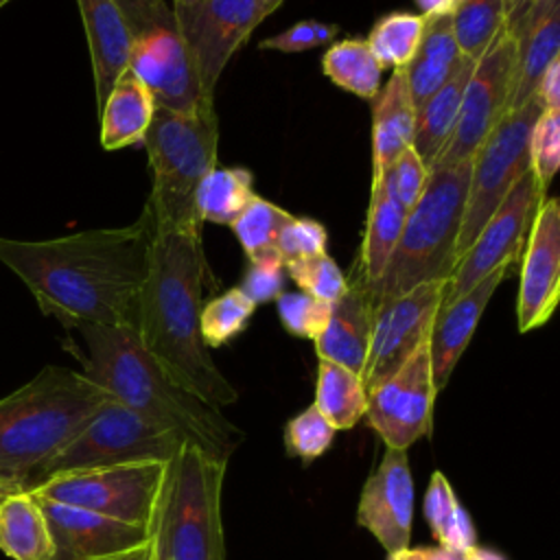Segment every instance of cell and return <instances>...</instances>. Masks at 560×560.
Segmentation results:
<instances>
[{
  "label": "cell",
  "mask_w": 560,
  "mask_h": 560,
  "mask_svg": "<svg viewBox=\"0 0 560 560\" xmlns=\"http://www.w3.org/2000/svg\"><path fill=\"white\" fill-rule=\"evenodd\" d=\"M405 217L407 212L396 201H392L381 186H372L365 236H363L361 260H359V269L363 273L365 287L374 284L383 276L398 245Z\"/></svg>",
  "instance_id": "obj_30"
},
{
  "label": "cell",
  "mask_w": 560,
  "mask_h": 560,
  "mask_svg": "<svg viewBox=\"0 0 560 560\" xmlns=\"http://www.w3.org/2000/svg\"><path fill=\"white\" fill-rule=\"evenodd\" d=\"M260 2H262L265 11H267V15H269V13H273V11L284 2V0H260Z\"/></svg>",
  "instance_id": "obj_53"
},
{
  "label": "cell",
  "mask_w": 560,
  "mask_h": 560,
  "mask_svg": "<svg viewBox=\"0 0 560 560\" xmlns=\"http://www.w3.org/2000/svg\"><path fill=\"white\" fill-rule=\"evenodd\" d=\"M357 523L368 529L385 553L409 547L413 523V477L407 451L385 448L381 464L365 479Z\"/></svg>",
  "instance_id": "obj_18"
},
{
  "label": "cell",
  "mask_w": 560,
  "mask_h": 560,
  "mask_svg": "<svg viewBox=\"0 0 560 560\" xmlns=\"http://www.w3.org/2000/svg\"><path fill=\"white\" fill-rule=\"evenodd\" d=\"M284 271L302 289V293L328 304L337 302L348 287L343 271L328 254L289 260L284 262Z\"/></svg>",
  "instance_id": "obj_38"
},
{
  "label": "cell",
  "mask_w": 560,
  "mask_h": 560,
  "mask_svg": "<svg viewBox=\"0 0 560 560\" xmlns=\"http://www.w3.org/2000/svg\"><path fill=\"white\" fill-rule=\"evenodd\" d=\"M184 446L186 442L179 435L151 424L109 398L66 446L26 477V490L66 472L133 462H171Z\"/></svg>",
  "instance_id": "obj_9"
},
{
  "label": "cell",
  "mask_w": 560,
  "mask_h": 560,
  "mask_svg": "<svg viewBox=\"0 0 560 560\" xmlns=\"http://www.w3.org/2000/svg\"><path fill=\"white\" fill-rule=\"evenodd\" d=\"M26 490L24 483L20 479H13V477H7V475H0V501L9 494H15V492H22Z\"/></svg>",
  "instance_id": "obj_52"
},
{
  "label": "cell",
  "mask_w": 560,
  "mask_h": 560,
  "mask_svg": "<svg viewBox=\"0 0 560 560\" xmlns=\"http://www.w3.org/2000/svg\"><path fill=\"white\" fill-rule=\"evenodd\" d=\"M472 68L475 63L464 59L459 70L440 90H435L416 112V131L411 147L427 164V168L433 164V160L444 149L455 129L464 88L472 74Z\"/></svg>",
  "instance_id": "obj_28"
},
{
  "label": "cell",
  "mask_w": 560,
  "mask_h": 560,
  "mask_svg": "<svg viewBox=\"0 0 560 560\" xmlns=\"http://www.w3.org/2000/svg\"><path fill=\"white\" fill-rule=\"evenodd\" d=\"M326 228L313 219L291 217L278 236V252L282 262L326 254Z\"/></svg>",
  "instance_id": "obj_43"
},
{
  "label": "cell",
  "mask_w": 560,
  "mask_h": 560,
  "mask_svg": "<svg viewBox=\"0 0 560 560\" xmlns=\"http://www.w3.org/2000/svg\"><path fill=\"white\" fill-rule=\"evenodd\" d=\"M451 22L462 57L477 63L505 28V4L503 0H462Z\"/></svg>",
  "instance_id": "obj_34"
},
{
  "label": "cell",
  "mask_w": 560,
  "mask_h": 560,
  "mask_svg": "<svg viewBox=\"0 0 560 560\" xmlns=\"http://www.w3.org/2000/svg\"><path fill=\"white\" fill-rule=\"evenodd\" d=\"M153 219L44 241L0 236V262L33 293L39 311L68 330L81 324L136 328L149 271Z\"/></svg>",
  "instance_id": "obj_1"
},
{
  "label": "cell",
  "mask_w": 560,
  "mask_h": 560,
  "mask_svg": "<svg viewBox=\"0 0 560 560\" xmlns=\"http://www.w3.org/2000/svg\"><path fill=\"white\" fill-rule=\"evenodd\" d=\"M151 560H153V558H151Z\"/></svg>",
  "instance_id": "obj_57"
},
{
  "label": "cell",
  "mask_w": 560,
  "mask_h": 560,
  "mask_svg": "<svg viewBox=\"0 0 560 560\" xmlns=\"http://www.w3.org/2000/svg\"><path fill=\"white\" fill-rule=\"evenodd\" d=\"M416 107L409 96L405 70L396 68L385 88L372 98V182L413 144Z\"/></svg>",
  "instance_id": "obj_24"
},
{
  "label": "cell",
  "mask_w": 560,
  "mask_h": 560,
  "mask_svg": "<svg viewBox=\"0 0 560 560\" xmlns=\"http://www.w3.org/2000/svg\"><path fill=\"white\" fill-rule=\"evenodd\" d=\"M313 405L335 431L352 429L365 418L368 409V392L361 374L339 363L319 359Z\"/></svg>",
  "instance_id": "obj_29"
},
{
  "label": "cell",
  "mask_w": 560,
  "mask_h": 560,
  "mask_svg": "<svg viewBox=\"0 0 560 560\" xmlns=\"http://www.w3.org/2000/svg\"><path fill=\"white\" fill-rule=\"evenodd\" d=\"M427 18L422 13L392 11L376 20L365 39L381 68H405L422 39Z\"/></svg>",
  "instance_id": "obj_36"
},
{
  "label": "cell",
  "mask_w": 560,
  "mask_h": 560,
  "mask_svg": "<svg viewBox=\"0 0 560 560\" xmlns=\"http://www.w3.org/2000/svg\"><path fill=\"white\" fill-rule=\"evenodd\" d=\"M284 278H287V271H284V262L280 258L252 260L238 289L254 304L276 302L278 295L284 293Z\"/></svg>",
  "instance_id": "obj_45"
},
{
  "label": "cell",
  "mask_w": 560,
  "mask_h": 560,
  "mask_svg": "<svg viewBox=\"0 0 560 560\" xmlns=\"http://www.w3.org/2000/svg\"><path fill=\"white\" fill-rule=\"evenodd\" d=\"M464 560H505V558L499 551H494V549L475 545V547L464 551Z\"/></svg>",
  "instance_id": "obj_51"
},
{
  "label": "cell",
  "mask_w": 560,
  "mask_h": 560,
  "mask_svg": "<svg viewBox=\"0 0 560 560\" xmlns=\"http://www.w3.org/2000/svg\"><path fill=\"white\" fill-rule=\"evenodd\" d=\"M448 280L418 284L374 302L372 339L361 372L365 392L389 378L427 339Z\"/></svg>",
  "instance_id": "obj_13"
},
{
  "label": "cell",
  "mask_w": 560,
  "mask_h": 560,
  "mask_svg": "<svg viewBox=\"0 0 560 560\" xmlns=\"http://www.w3.org/2000/svg\"><path fill=\"white\" fill-rule=\"evenodd\" d=\"M429 179V168L413 151V147L405 149L385 171L372 182V186H381L392 201H396L405 212H409L420 199Z\"/></svg>",
  "instance_id": "obj_41"
},
{
  "label": "cell",
  "mask_w": 560,
  "mask_h": 560,
  "mask_svg": "<svg viewBox=\"0 0 560 560\" xmlns=\"http://www.w3.org/2000/svg\"><path fill=\"white\" fill-rule=\"evenodd\" d=\"M9 2H11V0H0V9H2L4 4H9Z\"/></svg>",
  "instance_id": "obj_55"
},
{
  "label": "cell",
  "mask_w": 560,
  "mask_h": 560,
  "mask_svg": "<svg viewBox=\"0 0 560 560\" xmlns=\"http://www.w3.org/2000/svg\"><path fill=\"white\" fill-rule=\"evenodd\" d=\"M462 63L464 57L453 35L451 13L427 18L418 50L413 59L402 68L416 112L459 70Z\"/></svg>",
  "instance_id": "obj_25"
},
{
  "label": "cell",
  "mask_w": 560,
  "mask_h": 560,
  "mask_svg": "<svg viewBox=\"0 0 560 560\" xmlns=\"http://www.w3.org/2000/svg\"><path fill=\"white\" fill-rule=\"evenodd\" d=\"M424 516L440 547L451 551H466L477 545L475 525L442 470H433L429 479L424 494Z\"/></svg>",
  "instance_id": "obj_31"
},
{
  "label": "cell",
  "mask_w": 560,
  "mask_h": 560,
  "mask_svg": "<svg viewBox=\"0 0 560 560\" xmlns=\"http://www.w3.org/2000/svg\"><path fill=\"white\" fill-rule=\"evenodd\" d=\"M254 311L256 304L238 287H232L201 304L199 332L206 348H221L238 337L247 328Z\"/></svg>",
  "instance_id": "obj_37"
},
{
  "label": "cell",
  "mask_w": 560,
  "mask_h": 560,
  "mask_svg": "<svg viewBox=\"0 0 560 560\" xmlns=\"http://www.w3.org/2000/svg\"><path fill=\"white\" fill-rule=\"evenodd\" d=\"M112 396L77 370L46 365L0 398V475L26 477L66 446Z\"/></svg>",
  "instance_id": "obj_4"
},
{
  "label": "cell",
  "mask_w": 560,
  "mask_h": 560,
  "mask_svg": "<svg viewBox=\"0 0 560 560\" xmlns=\"http://www.w3.org/2000/svg\"><path fill=\"white\" fill-rule=\"evenodd\" d=\"M149 153L153 188L149 212L155 225H201L195 192L217 166L219 125L214 105L179 114L155 105L153 120L142 140Z\"/></svg>",
  "instance_id": "obj_7"
},
{
  "label": "cell",
  "mask_w": 560,
  "mask_h": 560,
  "mask_svg": "<svg viewBox=\"0 0 560 560\" xmlns=\"http://www.w3.org/2000/svg\"><path fill=\"white\" fill-rule=\"evenodd\" d=\"M206 258L201 225H155L136 332L158 363L188 392L221 409L238 392L221 374L199 332Z\"/></svg>",
  "instance_id": "obj_2"
},
{
  "label": "cell",
  "mask_w": 560,
  "mask_h": 560,
  "mask_svg": "<svg viewBox=\"0 0 560 560\" xmlns=\"http://www.w3.org/2000/svg\"><path fill=\"white\" fill-rule=\"evenodd\" d=\"M37 501L44 510L52 538L50 560H96L149 542V529L144 527L44 497H37Z\"/></svg>",
  "instance_id": "obj_19"
},
{
  "label": "cell",
  "mask_w": 560,
  "mask_h": 560,
  "mask_svg": "<svg viewBox=\"0 0 560 560\" xmlns=\"http://www.w3.org/2000/svg\"><path fill=\"white\" fill-rule=\"evenodd\" d=\"M459 2H462V0H455V7H457V4H459Z\"/></svg>",
  "instance_id": "obj_56"
},
{
  "label": "cell",
  "mask_w": 560,
  "mask_h": 560,
  "mask_svg": "<svg viewBox=\"0 0 560 560\" xmlns=\"http://www.w3.org/2000/svg\"><path fill=\"white\" fill-rule=\"evenodd\" d=\"M278 317L284 330L300 339L315 341L330 317V304L302 291H284L276 300Z\"/></svg>",
  "instance_id": "obj_42"
},
{
  "label": "cell",
  "mask_w": 560,
  "mask_h": 560,
  "mask_svg": "<svg viewBox=\"0 0 560 560\" xmlns=\"http://www.w3.org/2000/svg\"><path fill=\"white\" fill-rule=\"evenodd\" d=\"M166 464L168 462H133L66 472L39 483L31 492L149 529L162 492Z\"/></svg>",
  "instance_id": "obj_11"
},
{
  "label": "cell",
  "mask_w": 560,
  "mask_h": 560,
  "mask_svg": "<svg viewBox=\"0 0 560 560\" xmlns=\"http://www.w3.org/2000/svg\"><path fill=\"white\" fill-rule=\"evenodd\" d=\"M536 96L542 103V109L560 112V59H553L540 77Z\"/></svg>",
  "instance_id": "obj_46"
},
{
  "label": "cell",
  "mask_w": 560,
  "mask_h": 560,
  "mask_svg": "<svg viewBox=\"0 0 560 560\" xmlns=\"http://www.w3.org/2000/svg\"><path fill=\"white\" fill-rule=\"evenodd\" d=\"M505 273H508V267H499L466 293L448 302H440L433 315L429 341H427L429 359H431V376L438 392L446 387L457 361L462 359L466 346L470 343L477 330V324L490 298L494 295Z\"/></svg>",
  "instance_id": "obj_20"
},
{
  "label": "cell",
  "mask_w": 560,
  "mask_h": 560,
  "mask_svg": "<svg viewBox=\"0 0 560 560\" xmlns=\"http://www.w3.org/2000/svg\"><path fill=\"white\" fill-rule=\"evenodd\" d=\"M416 4L420 7V13L424 18L453 13V9H455V0H416Z\"/></svg>",
  "instance_id": "obj_49"
},
{
  "label": "cell",
  "mask_w": 560,
  "mask_h": 560,
  "mask_svg": "<svg viewBox=\"0 0 560 560\" xmlns=\"http://www.w3.org/2000/svg\"><path fill=\"white\" fill-rule=\"evenodd\" d=\"M254 177L243 166H214L195 192L197 217L219 225H232L241 210L249 203L254 192Z\"/></svg>",
  "instance_id": "obj_32"
},
{
  "label": "cell",
  "mask_w": 560,
  "mask_h": 560,
  "mask_svg": "<svg viewBox=\"0 0 560 560\" xmlns=\"http://www.w3.org/2000/svg\"><path fill=\"white\" fill-rule=\"evenodd\" d=\"M96 560H151V540L140 545V547H133L129 551H122V553H116V556H107V558H96Z\"/></svg>",
  "instance_id": "obj_50"
},
{
  "label": "cell",
  "mask_w": 560,
  "mask_h": 560,
  "mask_svg": "<svg viewBox=\"0 0 560 560\" xmlns=\"http://www.w3.org/2000/svg\"><path fill=\"white\" fill-rule=\"evenodd\" d=\"M542 197L545 195L538 190L532 171H527L479 230L470 249L457 260L442 302L466 293L494 269L510 267L521 256L525 232L529 230L532 217Z\"/></svg>",
  "instance_id": "obj_15"
},
{
  "label": "cell",
  "mask_w": 560,
  "mask_h": 560,
  "mask_svg": "<svg viewBox=\"0 0 560 560\" xmlns=\"http://www.w3.org/2000/svg\"><path fill=\"white\" fill-rule=\"evenodd\" d=\"M560 295V206L558 199H542L536 206L527 230L525 258L521 269L516 322L529 332L549 322Z\"/></svg>",
  "instance_id": "obj_17"
},
{
  "label": "cell",
  "mask_w": 560,
  "mask_h": 560,
  "mask_svg": "<svg viewBox=\"0 0 560 560\" xmlns=\"http://www.w3.org/2000/svg\"><path fill=\"white\" fill-rule=\"evenodd\" d=\"M94 74L96 107L101 109L114 81L127 68L129 31L116 0H77Z\"/></svg>",
  "instance_id": "obj_22"
},
{
  "label": "cell",
  "mask_w": 560,
  "mask_h": 560,
  "mask_svg": "<svg viewBox=\"0 0 560 560\" xmlns=\"http://www.w3.org/2000/svg\"><path fill=\"white\" fill-rule=\"evenodd\" d=\"M372 319L374 300L365 287L361 269H357V276L348 282L343 295L330 304L326 328L313 341L317 357L361 374L370 350Z\"/></svg>",
  "instance_id": "obj_21"
},
{
  "label": "cell",
  "mask_w": 560,
  "mask_h": 560,
  "mask_svg": "<svg viewBox=\"0 0 560 560\" xmlns=\"http://www.w3.org/2000/svg\"><path fill=\"white\" fill-rule=\"evenodd\" d=\"M427 341L389 378L368 392L365 418L385 448L407 451L431 433L438 389L431 376Z\"/></svg>",
  "instance_id": "obj_14"
},
{
  "label": "cell",
  "mask_w": 560,
  "mask_h": 560,
  "mask_svg": "<svg viewBox=\"0 0 560 560\" xmlns=\"http://www.w3.org/2000/svg\"><path fill=\"white\" fill-rule=\"evenodd\" d=\"M339 26L319 22V20H302L289 26L287 31L262 39V50H280V52H304L311 48H319L324 44H332Z\"/></svg>",
  "instance_id": "obj_44"
},
{
  "label": "cell",
  "mask_w": 560,
  "mask_h": 560,
  "mask_svg": "<svg viewBox=\"0 0 560 560\" xmlns=\"http://www.w3.org/2000/svg\"><path fill=\"white\" fill-rule=\"evenodd\" d=\"M385 560H464V551H451L440 545L405 547L396 553H387Z\"/></svg>",
  "instance_id": "obj_47"
},
{
  "label": "cell",
  "mask_w": 560,
  "mask_h": 560,
  "mask_svg": "<svg viewBox=\"0 0 560 560\" xmlns=\"http://www.w3.org/2000/svg\"><path fill=\"white\" fill-rule=\"evenodd\" d=\"M560 166V112L542 109L529 136V171L545 195Z\"/></svg>",
  "instance_id": "obj_40"
},
{
  "label": "cell",
  "mask_w": 560,
  "mask_h": 560,
  "mask_svg": "<svg viewBox=\"0 0 560 560\" xmlns=\"http://www.w3.org/2000/svg\"><path fill=\"white\" fill-rule=\"evenodd\" d=\"M542 112L538 96L505 114L470 160V184L455 245L457 260L470 249L479 230L494 214L512 186L529 171V136Z\"/></svg>",
  "instance_id": "obj_10"
},
{
  "label": "cell",
  "mask_w": 560,
  "mask_h": 560,
  "mask_svg": "<svg viewBox=\"0 0 560 560\" xmlns=\"http://www.w3.org/2000/svg\"><path fill=\"white\" fill-rule=\"evenodd\" d=\"M228 462L186 444L168 464L149 527L153 560H225L221 494Z\"/></svg>",
  "instance_id": "obj_5"
},
{
  "label": "cell",
  "mask_w": 560,
  "mask_h": 560,
  "mask_svg": "<svg viewBox=\"0 0 560 560\" xmlns=\"http://www.w3.org/2000/svg\"><path fill=\"white\" fill-rule=\"evenodd\" d=\"M129 31L127 68L147 85L158 107L192 114L212 107L192 55L166 0H116Z\"/></svg>",
  "instance_id": "obj_8"
},
{
  "label": "cell",
  "mask_w": 560,
  "mask_h": 560,
  "mask_svg": "<svg viewBox=\"0 0 560 560\" xmlns=\"http://www.w3.org/2000/svg\"><path fill=\"white\" fill-rule=\"evenodd\" d=\"M199 0H173V4H195Z\"/></svg>",
  "instance_id": "obj_54"
},
{
  "label": "cell",
  "mask_w": 560,
  "mask_h": 560,
  "mask_svg": "<svg viewBox=\"0 0 560 560\" xmlns=\"http://www.w3.org/2000/svg\"><path fill=\"white\" fill-rule=\"evenodd\" d=\"M173 13L210 94H214L232 55L267 18L260 0H199L195 4H173Z\"/></svg>",
  "instance_id": "obj_16"
},
{
  "label": "cell",
  "mask_w": 560,
  "mask_h": 560,
  "mask_svg": "<svg viewBox=\"0 0 560 560\" xmlns=\"http://www.w3.org/2000/svg\"><path fill=\"white\" fill-rule=\"evenodd\" d=\"M518 59L516 37L503 28L479 57L464 88L455 129L429 171L470 162L488 133L508 114Z\"/></svg>",
  "instance_id": "obj_12"
},
{
  "label": "cell",
  "mask_w": 560,
  "mask_h": 560,
  "mask_svg": "<svg viewBox=\"0 0 560 560\" xmlns=\"http://www.w3.org/2000/svg\"><path fill=\"white\" fill-rule=\"evenodd\" d=\"M505 4V28L516 37L534 0H503Z\"/></svg>",
  "instance_id": "obj_48"
},
{
  "label": "cell",
  "mask_w": 560,
  "mask_h": 560,
  "mask_svg": "<svg viewBox=\"0 0 560 560\" xmlns=\"http://www.w3.org/2000/svg\"><path fill=\"white\" fill-rule=\"evenodd\" d=\"M468 184L470 162L429 171L427 186L405 217L398 245L383 276L368 287L374 302L453 276Z\"/></svg>",
  "instance_id": "obj_6"
},
{
  "label": "cell",
  "mask_w": 560,
  "mask_h": 560,
  "mask_svg": "<svg viewBox=\"0 0 560 560\" xmlns=\"http://www.w3.org/2000/svg\"><path fill=\"white\" fill-rule=\"evenodd\" d=\"M83 350H74L81 374L116 402L155 427L179 435L210 457L230 459L245 433L221 409L184 389L144 348L129 326L81 324L74 328Z\"/></svg>",
  "instance_id": "obj_3"
},
{
  "label": "cell",
  "mask_w": 560,
  "mask_h": 560,
  "mask_svg": "<svg viewBox=\"0 0 560 560\" xmlns=\"http://www.w3.org/2000/svg\"><path fill=\"white\" fill-rule=\"evenodd\" d=\"M101 114V147L118 151L144 140L155 114V101L147 85L125 68L114 81Z\"/></svg>",
  "instance_id": "obj_26"
},
{
  "label": "cell",
  "mask_w": 560,
  "mask_h": 560,
  "mask_svg": "<svg viewBox=\"0 0 560 560\" xmlns=\"http://www.w3.org/2000/svg\"><path fill=\"white\" fill-rule=\"evenodd\" d=\"M0 549L11 560H50L52 538L37 497L31 490L0 501Z\"/></svg>",
  "instance_id": "obj_27"
},
{
  "label": "cell",
  "mask_w": 560,
  "mask_h": 560,
  "mask_svg": "<svg viewBox=\"0 0 560 560\" xmlns=\"http://www.w3.org/2000/svg\"><path fill=\"white\" fill-rule=\"evenodd\" d=\"M335 429L328 424V420L319 413V409L311 402L304 411L293 416L284 427V448L291 457L302 459L304 464L315 462L322 457L332 440Z\"/></svg>",
  "instance_id": "obj_39"
},
{
  "label": "cell",
  "mask_w": 560,
  "mask_h": 560,
  "mask_svg": "<svg viewBox=\"0 0 560 560\" xmlns=\"http://www.w3.org/2000/svg\"><path fill=\"white\" fill-rule=\"evenodd\" d=\"M322 70L335 85L363 101H372L381 90L383 68L365 39L350 37L330 44L322 57Z\"/></svg>",
  "instance_id": "obj_33"
},
{
  "label": "cell",
  "mask_w": 560,
  "mask_h": 560,
  "mask_svg": "<svg viewBox=\"0 0 560 560\" xmlns=\"http://www.w3.org/2000/svg\"><path fill=\"white\" fill-rule=\"evenodd\" d=\"M560 7L558 0H534L518 35V59L514 74V90L510 98V112L521 109L536 96L547 66L558 59L560 52Z\"/></svg>",
  "instance_id": "obj_23"
},
{
  "label": "cell",
  "mask_w": 560,
  "mask_h": 560,
  "mask_svg": "<svg viewBox=\"0 0 560 560\" xmlns=\"http://www.w3.org/2000/svg\"><path fill=\"white\" fill-rule=\"evenodd\" d=\"M291 217L293 214L271 203L269 199L254 195L249 203L241 210V214L232 221L230 228L236 234L249 262L265 260V258H280L278 236Z\"/></svg>",
  "instance_id": "obj_35"
}]
</instances>
